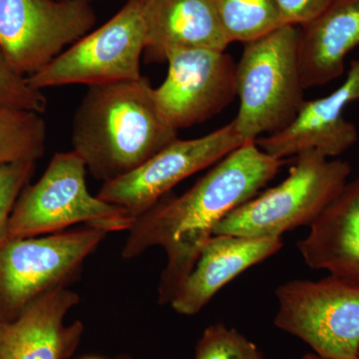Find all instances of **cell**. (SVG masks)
<instances>
[{
	"label": "cell",
	"instance_id": "obj_1",
	"mask_svg": "<svg viewBox=\"0 0 359 359\" xmlns=\"http://www.w3.org/2000/svg\"><path fill=\"white\" fill-rule=\"evenodd\" d=\"M283 163L262 150L256 141L245 142L183 195L167 194L135 219L122 256L134 259L150 248L164 249L167 264L159 285L161 304L173 301L219 222L259 195Z\"/></svg>",
	"mask_w": 359,
	"mask_h": 359
},
{
	"label": "cell",
	"instance_id": "obj_2",
	"mask_svg": "<svg viewBox=\"0 0 359 359\" xmlns=\"http://www.w3.org/2000/svg\"><path fill=\"white\" fill-rule=\"evenodd\" d=\"M178 139L148 78L89 86L73 118V151L104 183L131 173Z\"/></svg>",
	"mask_w": 359,
	"mask_h": 359
},
{
	"label": "cell",
	"instance_id": "obj_3",
	"mask_svg": "<svg viewBox=\"0 0 359 359\" xmlns=\"http://www.w3.org/2000/svg\"><path fill=\"white\" fill-rule=\"evenodd\" d=\"M299 41V26L283 25L245 44L237 63L240 107L233 121L245 142L287 128L306 102Z\"/></svg>",
	"mask_w": 359,
	"mask_h": 359
},
{
	"label": "cell",
	"instance_id": "obj_4",
	"mask_svg": "<svg viewBox=\"0 0 359 359\" xmlns=\"http://www.w3.org/2000/svg\"><path fill=\"white\" fill-rule=\"evenodd\" d=\"M351 174L346 161L304 151L295 157L289 176L280 185L231 212L214 235L282 238L287 231L309 226L341 192Z\"/></svg>",
	"mask_w": 359,
	"mask_h": 359
},
{
	"label": "cell",
	"instance_id": "obj_5",
	"mask_svg": "<svg viewBox=\"0 0 359 359\" xmlns=\"http://www.w3.org/2000/svg\"><path fill=\"white\" fill-rule=\"evenodd\" d=\"M86 173L74 151L56 153L41 178L20 194L9 221L8 241L51 235L76 224L106 233L129 231L135 219L120 205L91 195Z\"/></svg>",
	"mask_w": 359,
	"mask_h": 359
},
{
	"label": "cell",
	"instance_id": "obj_6",
	"mask_svg": "<svg viewBox=\"0 0 359 359\" xmlns=\"http://www.w3.org/2000/svg\"><path fill=\"white\" fill-rule=\"evenodd\" d=\"M106 235L86 226L6 242L0 248V321L15 320L39 297L66 287Z\"/></svg>",
	"mask_w": 359,
	"mask_h": 359
},
{
	"label": "cell",
	"instance_id": "obj_7",
	"mask_svg": "<svg viewBox=\"0 0 359 359\" xmlns=\"http://www.w3.org/2000/svg\"><path fill=\"white\" fill-rule=\"evenodd\" d=\"M145 49L143 0H128L107 22L27 77L28 82L42 90L133 81L142 77L140 63Z\"/></svg>",
	"mask_w": 359,
	"mask_h": 359
},
{
	"label": "cell",
	"instance_id": "obj_8",
	"mask_svg": "<svg viewBox=\"0 0 359 359\" xmlns=\"http://www.w3.org/2000/svg\"><path fill=\"white\" fill-rule=\"evenodd\" d=\"M276 297V327L306 342L321 358H358V287L328 276L290 280L278 287Z\"/></svg>",
	"mask_w": 359,
	"mask_h": 359
},
{
	"label": "cell",
	"instance_id": "obj_9",
	"mask_svg": "<svg viewBox=\"0 0 359 359\" xmlns=\"http://www.w3.org/2000/svg\"><path fill=\"white\" fill-rule=\"evenodd\" d=\"M95 11L82 0H0V51L32 76L93 30Z\"/></svg>",
	"mask_w": 359,
	"mask_h": 359
},
{
	"label": "cell",
	"instance_id": "obj_10",
	"mask_svg": "<svg viewBox=\"0 0 359 359\" xmlns=\"http://www.w3.org/2000/svg\"><path fill=\"white\" fill-rule=\"evenodd\" d=\"M244 143L233 121L200 138H178L131 173L104 183L97 196L120 205L136 219L180 182L212 166Z\"/></svg>",
	"mask_w": 359,
	"mask_h": 359
},
{
	"label": "cell",
	"instance_id": "obj_11",
	"mask_svg": "<svg viewBox=\"0 0 359 359\" xmlns=\"http://www.w3.org/2000/svg\"><path fill=\"white\" fill-rule=\"evenodd\" d=\"M166 61L167 76L154 88L155 99L177 131L211 119L237 96V65L224 51L174 50Z\"/></svg>",
	"mask_w": 359,
	"mask_h": 359
},
{
	"label": "cell",
	"instance_id": "obj_12",
	"mask_svg": "<svg viewBox=\"0 0 359 359\" xmlns=\"http://www.w3.org/2000/svg\"><path fill=\"white\" fill-rule=\"evenodd\" d=\"M359 100V58L351 61L346 80L327 96L306 101L294 121L278 133L256 141L262 150L278 160L314 150L327 158L344 154L358 140L353 123L344 112Z\"/></svg>",
	"mask_w": 359,
	"mask_h": 359
},
{
	"label": "cell",
	"instance_id": "obj_13",
	"mask_svg": "<svg viewBox=\"0 0 359 359\" xmlns=\"http://www.w3.org/2000/svg\"><path fill=\"white\" fill-rule=\"evenodd\" d=\"M79 295L66 287L50 290L15 320L0 321V359H67L79 346L83 325H66Z\"/></svg>",
	"mask_w": 359,
	"mask_h": 359
},
{
	"label": "cell",
	"instance_id": "obj_14",
	"mask_svg": "<svg viewBox=\"0 0 359 359\" xmlns=\"http://www.w3.org/2000/svg\"><path fill=\"white\" fill-rule=\"evenodd\" d=\"M282 248V238L212 236L170 304L172 309L184 316L200 313L224 285Z\"/></svg>",
	"mask_w": 359,
	"mask_h": 359
},
{
	"label": "cell",
	"instance_id": "obj_15",
	"mask_svg": "<svg viewBox=\"0 0 359 359\" xmlns=\"http://www.w3.org/2000/svg\"><path fill=\"white\" fill-rule=\"evenodd\" d=\"M146 53L166 61L185 49L226 51L231 44L212 0H143Z\"/></svg>",
	"mask_w": 359,
	"mask_h": 359
},
{
	"label": "cell",
	"instance_id": "obj_16",
	"mask_svg": "<svg viewBox=\"0 0 359 359\" xmlns=\"http://www.w3.org/2000/svg\"><path fill=\"white\" fill-rule=\"evenodd\" d=\"M297 243L309 268L359 287V177L347 182Z\"/></svg>",
	"mask_w": 359,
	"mask_h": 359
},
{
	"label": "cell",
	"instance_id": "obj_17",
	"mask_svg": "<svg viewBox=\"0 0 359 359\" xmlns=\"http://www.w3.org/2000/svg\"><path fill=\"white\" fill-rule=\"evenodd\" d=\"M359 46V0H332L313 20L299 26V59L304 89L334 81Z\"/></svg>",
	"mask_w": 359,
	"mask_h": 359
},
{
	"label": "cell",
	"instance_id": "obj_18",
	"mask_svg": "<svg viewBox=\"0 0 359 359\" xmlns=\"http://www.w3.org/2000/svg\"><path fill=\"white\" fill-rule=\"evenodd\" d=\"M212 1L231 43H249L283 26L273 0Z\"/></svg>",
	"mask_w": 359,
	"mask_h": 359
},
{
	"label": "cell",
	"instance_id": "obj_19",
	"mask_svg": "<svg viewBox=\"0 0 359 359\" xmlns=\"http://www.w3.org/2000/svg\"><path fill=\"white\" fill-rule=\"evenodd\" d=\"M46 140V123L40 114L0 108V166L36 162L44 154Z\"/></svg>",
	"mask_w": 359,
	"mask_h": 359
},
{
	"label": "cell",
	"instance_id": "obj_20",
	"mask_svg": "<svg viewBox=\"0 0 359 359\" xmlns=\"http://www.w3.org/2000/svg\"><path fill=\"white\" fill-rule=\"evenodd\" d=\"M195 359H263L254 342L222 323L205 328Z\"/></svg>",
	"mask_w": 359,
	"mask_h": 359
},
{
	"label": "cell",
	"instance_id": "obj_21",
	"mask_svg": "<svg viewBox=\"0 0 359 359\" xmlns=\"http://www.w3.org/2000/svg\"><path fill=\"white\" fill-rule=\"evenodd\" d=\"M47 104L42 90L34 88L27 77L16 72L0 51V108L41 115Z\"/></svg>",
	"mask_w": 359,
	"mask_h": 359
},
{
	"label": "cell",
	"instance_id": "obj_22",
	"mask_svg": "<svg viewBox=\"0 0 359 359\" xmlns=\"http://www.w3.org/2000/svg\"><path fill=\"white\" fill-rule=\"evenodd\" d=\"M34 161H18L0 166V248L8 242V226L14 205L32 178Z\"/></svg>",
	"mask_w": 359,
	"mask_h": 359
},
{
	"label": "cell",
	"instance_id": "obj_23",
	"mask_svg": "<svg viewBox=\"0 0 359 359\" xmlns=\"http://www.w3.org/2000/svg\"><path fill=\"white\" fill-rule=\"evenodd\" d=\"M332 0H273L283 25L302 26L313 20Z\"/></svg>",
	"mask_w": 359,
	"mask_h": 359
},
{
	"label": "cell",
	"instance_id": "obj_24",
	"mask_svg": "<svg viewBox=\"0 0 359 359\" xmlns=\"http://www.w3.org/2000/svg\"><path fill=\"white\" fill-rule=\"evenodd\" d=\"M302 359H327V358H321V356L316 355V353H309V354H306V355L304 356V358Z\"/></svg>",
	"mask_w": 359,
	"mask_h": 359
},
{
	"label": "cell",
	"instance_id": "obj_25",
	"mask_svg": "<svg viewBox=\"0 0 359 359\" xmlns=\"http://www.w3.org/2000/svg\"><path fill=\"white\" fill-rule=\"evenodd\" d=\"M82 1H88V2H90V1H91V0H82Z\"/></svg>",
	"mask_w": 359,
	"mask_h": 359
},
{
	"label": "cell",
	"instance_id": "obj_26",
	"mask_svg": "<svg viewBox=\"0 0 359 359\" xmlns=\"http://www.w3.org/2000/svg\"><path fill=\"white\" fill-rule=\"evenodd\" d=\"M356 359H359V349H358V358H356Z\"/></svg>",
	"mask_w": 359,
	"mask_h": 359
},
{
	"label": "cell",
	"instance_id": "obj_27",
	"mask_svg": "<svg viewBox=\"0 0 359 359\" xmlns=\"http://www.w3.org/2000/svg\"><path fill=\"white\" fill-rule=\"evenodd\" d=\"M85 359H99V358H85Z\"/></svg>",
	"mask_w": 359,
	"mask_h": 359
},
{
	"label": "cell",
	"instance_id": "obj_28",
	"mask_svg": "<svg viewBox=\"0 0 359 359\" xmlns=\"http://www.w3.org/2000/svg\"><path fill=\"white\" fill-rule=\"evenodd\" d=\"M124 1H128V0H124Z\"/></svg>",
	"mask_w": 359,
	"mask_h": 359
}]
</instances>
